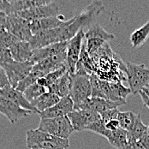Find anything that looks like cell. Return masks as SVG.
<instances>
[{
	"label": "cell",
	"mask_w": 149,
	"mask_h": 149,
	"mask_svg": "<svg viewBox=\"0 0 149 149\" xmlns=\"http://www.w3.org/2000/svg\"><path fill=\"white\" fill-rule=\"evenodd\" d=\"M90 82L92 87L91 97L103 98L117 102L126 103L127 96L131 93L129 88L124 87L121 81L110 82L99 78L96 74L90 75Z\"/></svg>",
	"instance_id": "6da1fadb"
},
{
	"label": "cell",
	"mask_w": 149,
	"mask_h": 149,
	"mask_svg": "<svg viewBox=\"0 0 149 149\" xmlns=\"http://www.w3.org/2000/svg\"><path fill=\"white\" fill-rule=\"evenodd\" d=\"M26 144L29 149L40 147H53L62 149L69 148V140L57 137L40 130H29L26 132Z\"/></svg>",
	"instance_id": "7a4b0ae2"
},
{
	"label": "cell",
	"mask_w": 149,
	"mask_h": 149,
	"mask_svg": "<svg viewBox=\"0 0 149 149\" xmlns=\"http://www.w3.org/2000/svg\"><path fill=\"white\" fill-rule=\"evenodd\" d=\"M70 74L71 87L70 96L74 102V110H77L84 101L91 98L92 87L90 82V75L77 73Z\"/></svg>",
	"instance_id": "3957f363"
},
{
	"label": "cell",
	"mask_w": 149,
	"mask_h": 149,
	"mask_svg": "<svg viewBox=\"0 0 149 149\" xmlns=\"http://www.w3.org/2000/svg\"><path fill=\"white\" fill-rule=\"evenodd\" d=\"M125 74L131 93H139L140 91L149 86V69L144 64L126 63Z\"/></svg>",
	"instance_id": "277c9868"
},
{
	"label": "cell",
	"mask_w": 149,
	"mask_h": 149,
	"mask_svg": "<svg viewBox=\"0 0 149 149\" xmlns=\"http://www.w3.org/2000/svg\"><path fill=\"white\" fill-rule=\"evenodd\" d=\"M38 130L47 134L67 140L74 131L68 117L57 118H40Z\"/></svg>",
	"instance_id": "5b68a950"
},
{
	"label": "cell",
	"mask_w": 149,
	"mask_h": 149,
	"mask_svg": "<svg viewBox=\"0 0 149 149\" xmlns=\"http://www.w3.org/2000/svg\"><path fill=\"white\" fill-rule=\"evenodd\" d=\"M34 63L32 61L16 62L11 61L2 66L8 77L10 85L16 88L18 84L22 81L30 73Z\"/></svg>",
	"instance_id": "8992f818"
},
{
	"label": "cell",
	"mask_w": 149,
	"mask_h": 149,
	"mask_svg": "<svg viewBox=\"0 0 149 149\" xmlns=\"http://www.w3.org/2000/svg\"><path fill=\"white\" fill-rule=\"evenodd\" d=\"M85 40L84 30L79 31L74 37L67 42L66 49V66L70 74H74L76 63L79 60L83 42Z\"/></svg>",
	"instance_id": "52a82bcc"
},
{
	"label": "cell",
	"mask_w": 149,
	"mask_h": 149,
	"mask_svg": "<svg viewBox=\"0 0 149 149\" xmlns=\"http://www.w3.org/2000/svg\"><path fill=\"white\" fill-rule=\"evenodd\" d=\"M60 42H64L62 34V27L54 29L40 31L33 34L29 41L33 52L47 45Z\"/></svg>",
	"instance_id": "ba28073f"
},
{
	"label": "cell",
	"mask_w": 149,
	"mask_h": 149,
	"mask_svg": "<svg viewBox=\"0 0 149 149\" xmlns=\"http://www.w3.org/2000/svg\"><path fill=\"white\" fill-rule=\"evenodd\" d=\"M7 30L18 40L29 42L33 36L30 28V22L15 14L8 15Z\"/></svg>",
	"instance_id": "9c48e42d"
},
{
	"label": "cell",
	"mask_w": 149,
	"mask_h": 149,
	"mask_svg": "<svg viewBox=\"0 0 149 149\" xmlns=\"http://www.w3.org/2000/svg\"><path fill=\"white\" fill-rule=\"evenodd\" d=\"M67 117L70 121L74 131L86 130L87 127H88L90 124L101 118L100 114L84 109L74 110Z\"/></svg>",
	"instance_id": "30bf717a"
},
{
	"label": "cell",
	"mask_w": 149,
	"mask_h": 149,
	"mask_svg": "<svg viewBox=\"0 0 149 149\" xmlns=\"http://www.w3.org/2000/svg\"><path fill=\"white\" fill-rule=\"evenodd\" d=\"M14 14L30 22L33 20H39V19L59 15V7L57 3L52 2L49 4L38 6L29 10L19 11Z\"/></svg>",
	"instance_id": "8fae6325"
},
{
	"label": "cell",
	"mask_w": 149,
	"mask_h": 149,
	"mask_svg": "<svg viewBox=\"0 0 149 149\" xmlns=\"http://www.w3.org/2000/svg\"><path fill=\"white\" fill-rule=\"evenodd\" d=\"M0 113L4 115L10 123H15L20 119L33 114L3 96H0Z\"/></svg>",
	"instance_id": "7c38bea8"
},
{
	"label": "cell",
	"mask_w": 149,
	"mask_h": 149,
	"mask_svg": "<svg viewBox=\"0 0 149 149\" xmlns=\"http://www.w3.org/2000/svg\"><path fill=\"white\" fill-rule=\"evenodd\" d=\"M74 111V102L70 96L61 98L60 100L52 107L39 113L40 118H57L67 117Z\"/></svg>",
	"instance_id": "4fadbf2b"
},
{
	"label": "cell",
	"mask_w": 149,
	"mask_h": 149,
	"mask_svg": "<svg viewBox=\"0 0 149 149\" xmlns=\"http://www.w3.org/2000/svg\"><path fill=\"white\" fill-rule=\"evenodd\" d=\"M124 104H126V103L112 101V100L103 99V98L91 97L81 104L78 109L90 110V111H95L99 114H101L108 110L118 108L119 105Z\"/></svg>",
	"instance_id": "5bb4252c"
},
{
	"label": "cell",
	"mask_w": 149,
	"mask_h": 149,
	"mask_svg": "<svg viewBox=\"0 0 149 149\" xmlns=\"http://www.w3.org/2000/svg\"><path fill=\"white\" fill-rule=\"evenodd\" d=\"M69 22V20H64V17L62 15H57V16H52V17H47L43 19H39V20H33L30 21V28L31 32L33 34L44 31V30L54 29H58L60 27H63L66 25Z\"/></svg>",
	"instance_id": "9a60e30c"
},
{
	"label": "cell",
	"mask_w": 149,
	"mask_h": 149,
	"mask_svg": "<svg viewBox=\"0 0 149 149\" xmlns=\"http://www.w3.org/2000/svg\"><path fill=\"white\" fill-rule=\"evenodd\" d=\"M0 96H3V97H4L6 99L10 100H11L12 102L18 104L22 108L32 111L33 114L34 113H38L39 114L38 111L24 97L23 93L20 92L19 90H17L16 88H12L10 85L6 86L5 88H0Z\"/></svg>",
	"instance_id": "2e32d148"
},
{
	"label": "cell",
	"mask_w": 149,
	"mask_h": 149,
	"mask_svg": "<svg viewBox=\"0 0 149 149\" xmlns=\"http://www.w3.org/2000/svg\"><path fill=\"white\" fill-rule=\"evenodd\" d=\"M67 42H60V43H56V44H52V45H47L43 48L38 49L36 51H33V55H32L29 61H32L33 63H39L45 58L64 53V52H66V49H67Z\"/></svg>",
	"instance_id": "e0dca14e"
},
{
	"label": "cell",
	"mask_w": 149,
	"mask_h": 149,
	"mask_svg": "<svg viewBox=\"0 0 149 149\" xmlns=\"http://www.w3.org/2000/svg\"><path fill=\"white\" fill-rule=\"evenodd\" d=\"M10 51L12 56V59L16 62L29 61L33 52L30 47L29 42L22 41L20 40H17L10 47Z\"/></svg>",
	"instance_id": "ac0fdd59"
},
{
	"label": "cell",
	"mask_w": 149,
	"mask_h": 149,
	"mask_svg": "<svg viewBox=\"0 0 149 149\" xmlns=\"http://www.w3.org/2000/svg\"><path fill=\"white\" fill-rule=\"evenodd\" d=\"M70 87H71V74H70L69 71H67L47 90L48 92H51L58 95L59 98H63L66 96H70Z\"/></svg>",
	"instance_id": "d6986e66"
},
{
	"label": "cell",
	"mask_w": 149,
	"mask_h": 149,
	"mask_svg": "<svg viewBox=\"0 0 149 149\" xmlns=\"http://www.w3.org/2000/svg\"><path fill=\"white\" fill-rule=\"evenodd\" d=\"M94 70H95L94 69V63L93 62L91 56L88 54V52L86 50L85 42H83L81 52L79 60H78V62L76 63L74 73L91 75L93 73H94Z\"/></svg>",
	"instance_id": "ffe728a7"
},
{
	"label": "cell",
	"mask_w": 149,
	"mask_h": 149,
	"mask_svg": "<svg viewBox=\"0 0 149 149\" xmlns=\"http://www.w3.org/2000/svg\"><path fill=\"white\" fill-rule=\"evenodd\" d=\"M60 99L61 98H59L58 95L51 92H46L41 96H40L39 98L31 101V104L38 111L39 113H40L45 110L52 107L53 105H55L59 101Z\"/></svg>",
	"instance_id": "44dd1931"
},
{
	"label": "cell",
	"mask_w": 149,
	"mask_h": 149,
	"mask_svg": "<svg viewBox=\"0 0 149 149\" xmlns=\"http://www.w3.org/2000/svg\"><path fill=\"white\" fill-rule=\"evenodd\" d=\"M149 38V20L141 28L135 29L130 34V40L133 48H138L145 44Z\"/></svg>",
	"instance_id": "7402d4cb"
},
{
	"label": "cell",
	"mask_w": 149,
	"mask_h": 149,
	"mask_svg": "<svg viewBox=\"0 0 149 149\" xmlns=\"http://www.w3.org/2000/svg\"><path fill=\"white\" fill-rule=\"evenodd\" d=\"M106 139L112 147L118 149H124L128 145V132L119 128L115 131H111Z\"/></svg>",
	"instance_id": "603a6c76"
},
{
	"label": "cell",
	"mask_w": 149,
	"mask_h": 149,
	"mask_svg": "<svg viewBox=\"0 0 149 149\" xmlns=\"http://www.w3.org/2000/svg\"><path fill=\"white\" fill-rule=\"evenodd\" d=\"M100 39L104 41L108 42L109 40H111L115 38V35L113 33H111L107 32L103 27H101L98 23H93L91 27L88 28V31L85 33V39Z\"/></svg>",
	"instance_id": "cb8c5ba5"
},
{
	"label": "cell",
	"mask_w": 149,
	"mask_h": 149,
	"mask_svg": "<svg viewBox=\"0 0 149 149\" xmlns=\"http://www.w3.org/2000/svg\"><path fill=\"white\" fill-rule=\"evenodd\" d=\"M148 131V126H146L141 120L140 114H137V118L133 128L128 132V142L139 141L144 134Z\"/></svg>",
	"instance_id": "d4e9b609"
},
{
	"label": "cell",
	"mask_w": 149,
	"mask_h": 149,
	"mask_svg": "<svg viewBox=\"0 0 149 149\" xmlns=\"http://www.w3.org/2000/svg\"><path fill=\"white\" fill-rule=\"evenodd\" d=\"M68 71V69L67 67H63V68H61L58 70H55L53 72H51L48 74H46L45 76L40 78L37 82L41 85V86H44L45 88H46L47 89L52 85L54 84L60 77H62L63 74H65L66 72Z\"/></svg>",
	"instance_id": "484cf974"
},
{
	"label": "cell",
	"mask_w": 149,
	"mask_h": 149,
	"mask_svg": "<svg viewBox=\"0 0 149 149\" xmlns=\"http://www.w3.org/2000/svg\"><path fill=\"white\" fill-rule=\"evenodd\" d=\"M136 118H137V114H134L132 111H124V112L120 111L118 115L117 119L119 122L120 128L125 130L126 131H129L133 128Z\"/></svg>",
	"instance_id": "4316f807"
},
{
	"label": "cell",
	"mask_w": 149,
	"mask_h": 149,
	"mask_svg": "<svg viewBox=\"0 0 149 149\" xmlns=\"http://www.w3.org/2000/svg\"><path fill=\"white\" fill-rule=\"evenodd\" d=\"M46 92H48L46 88L40 85L38 82H35L33 85L29 86L28 88H26V90L23 92V95L27 99V100H29L31 103V101L39 98L40 96H41Z\"/></svg>",
	"instance_id": "83f0119b"
},
{
	"label": "cell",
	"mask_w": 149,
	"mask_h": 149,
	"mask_svg": "<svg viewBox=\"0 0 149 149\" xmlns=\"http://www.w3.org/2000/svg\"><path fill=\"white\" fill-rule=\"evenodd\" d=\"M84 42H85L86 50H87V52H88L90 56H93L94 53H96L103 46L104 43H106V41H104L103 40L94 39V38L85 39Z\"/></svg>",
	"instance_id": "f1b7e54d"
},
{
	"label": "cell",
	"mask_w": 149,
	"mask_h": 149,
	"mask_svg": "<svg viewBox=\"0 0 149 149\" xmlns=\"http://www.w3.org/2000/svg\"><path fill=\"white\" fill-rule=\"evenodd\" d=\"M86 130H90L93 131L96 134H100L102 136H104V138H107L108 135L110 134L111 131H109L106 127H105V123H104L103 120L100 119L93 123L92 124H90L88 127H87Z\"/></svg>",
	"instance_id": "f546056e"
},
{
	"label": "cell",
	"mask_w": 149,
	"mask_h": 149,
	"mask_svg": "<svg viewBox=\"0 0 149 149\" xmlns=\"http://www.w3.org/2000/svg\"><path fill=\"white\" fill-rule=\"evenodd\" d=\"M120 111H118V108H115V109H111V110H108L106 111H104L103 113L100 114V117H101V119L104 121V123H108L109 121L111 120H114L118 118V115Z\"/></svg>",
	"instance_id": "4dcf8cb0"
},
{
	"label": "cell",
	"mask_w": 149,
	"mask_h": 149,
	"mask_svg": "<svg viewBox=\"0 0 149 149\" xmlns=\"http://www.w3.org/2000/svg\"><path fill=\"white\" fill-rule=\"evenodd\" d=\"M11 61H13V59L10 49L0 48V67Z\"/></svg>",
	"instance_id": "1f68e13d"
},
{
	"label": "cell",
	"mask_w": 149,
	"mask_h": 149,
	"mask_svg": "<svg viewBox=\"0 0 149 149\" xmlns=\"http://www.w3.org/2000/svg\"><path fill=\"white\" fill-rule=\"evenodd\" d=\"M0 12L5 13L6 15L12 14L11 4L8 0H0Z\"/></svg>",
	"instance_id": "d6a6232c"
},
{
	"label": "cell",
	"mask_w": 149,
	"mask_h": 149,
	"mask_svg": "<svg viewBox=\"0 0 149 149\" xmlns=\"http://www.w3.org/2000/svg\"><path fill=\"white\" fill-rule=\"evenodd\" d=\"M9 85H10V82H9L6 73L2 67H0V88H5L6 86H9Z\"/></svg>",
	"instance_id": "836d02e7"
},
{
	"label": "cell",
	"mask_w": 149,
	"mask_h": 149,
	"mask_svg": "<svg viewBox=\"0 0 149 149\" xmlns=\"http://www.w3.org/2000/svg\"><path fill=\"white\" fill-rule=\"evenodd\" d=\"M105 127L109 131H115L120 128L119 122L118 121V119L111 120L105 123Z\"/></svg>",
	"instance_id": "e575fe53"
},
{
	"label": "cell",
	"mask_w": 149,
	"mask_h": 149,
	"mask_svg": "<svg viewBox=\"0 0 149 149\" xmlns=\"http://www.w3.org/2000/svg\"><path fill=\"white\" fill-rule=\"evenodd\" d=\"M124 149H146V148L140 141H136L128 142L127 147Z\"/></svg>",
	"instance_id": "d590c367"
},
{
	"label": "cell",
	"mask_w": 149,
	"mask_h": 149,
	"mask_svg": "<svg viewBox=\"0 0 149 149\" xmlns=\"http://www.w3.org/2000/svg\"><path fill=\"white\" fill-rule=\"evenodd\" d=\"M142 144L143 146L146 148V149H149V132L148 131L146 134H144L140 140H139Z\"/></svg>",
	"instance_id": "8d00e7d4"
},
{
	"label": "cell",
	"mask_w": 149,
	"mask_h": 149,
	"mask_svg": "<svg viewBox=\"0 0 149 149\" xmlns=\"http://www.w3.org/2000/svg\"><path fill=\"white\" fill-rule=\"evenodd\" d=\"M139 94H140V96H141V100H142L144 104L149 109V97H148L142 91H140L139 92Z\"/></svg>",
	"instance_id": "74e56055"
},
{
	"label": "cell",
	"mask_w": 149,
	"mask_h": 149,
	"mask_svg": "<svg viewBox=\"0 0 149 149\" xmlns=\"http://www.w3.org/2000/svg\"><path fill=\"white\" fill-rule=\"evenodd\" d=\"M33 149H62L58 148H53V147H40V148H35Z\"/></svg>",
	"instance_id": "f35d334b"
},
{
	"label": "cell",
	"mask_w": 149,
	"mask_h": 149,
	"mask_svg": "<svg viewBox=\"0 0 149 149\" xmlns=\"http://www.w3.org/2000/svg\"><path fill=\"white\" fill-rule=\"evenodd\" d=\"M141 91H142L148 97H149V86L148 87H147V88H143Z\"/></svg>",
	"instance_id": "ab89813d"
},
{
	"label": "cell",
	"mask_w": 149,
	"mask_h": 149,
	"mask_svg": "<svg viewBox=\"0 0 149 149\" xmlns=\"http://www.w3.org/2000/svg\"><path fill=\"white\" fill-rule=\"evenodd\" d=\"M9 1V3H10V4H13V3H15L16 2H18V1H20V0H8Z\"/></svg>",
	"instance_id": "60d3db41"
},
{
	"label": "cell",
	"mask_w": 149,
	"mask_h": 149,
	"mask_svg": "<svg viewBox=\"0 0 149 149\" xmlns=\"http://www.w3.org/2000/svg\"><path fill=\"white\" fill-rule=\"evenodd\" d=\"M148 132H149V125H148Z\"/></svg>",
	"instance_id": "b9f144b4"
}]
</instances>
